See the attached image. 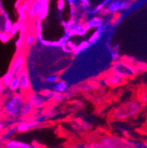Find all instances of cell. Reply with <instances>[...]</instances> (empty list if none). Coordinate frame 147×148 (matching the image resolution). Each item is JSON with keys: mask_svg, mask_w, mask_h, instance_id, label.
<instances>
[{"mask_svg": "<svg viewBox=\"0 0 147 148\" xmlns=\"http://www.w3.org/2000/svg\"><path fill=\"white\" fill-rule=\"evenodd\" d=\"M89 29V27H88V25L85 26L83 24H76L73 26V27L71 28V30L68 32L71 35H83L85 33L86 31Z\"/></svg>", "mask_w": 147, "mask_h": 148, "instance_id": "obj_14", "label": "cell"}, {"mask_svg": "<svg viewBox=\"0 0 147 148\" xmlns=\"http://www.w3.org/2000/svg\"><path fill=\"white\" fill-rule=\"evenodd\" d=\"M141 101L144 104L147 105V91H145L141 96Z\"/></svg>", "mask_w": 147, "mask_h": 148, "instance_id": "obj_27", "label": "cell"}, {"mask_svg": "<svg viewBox=\"0 0 147 148\" xmlns=\"http://www.w3.org/2000/svg\"><path fill=\"white\" fill-rule=\"evenodd\" d=\"M120 3H121V2H119L118 0H116V1H115V2H113V3L110 4L108 7V9L110 10V12H111V13H115L118 9H120Z\"/></svg>", "mask_w": 147, "mask_h": 148, "instance_id": "obj_19", "label": "cell"}, {"mask_svg": "<svg viewBox=\"0 0 147 148\" xmlns=\"http://www.w3.org/2000/svg\"><path fill=\"white\" fill-rule=\"evenodd\" d=\"M26 64V59L25 56L22 54H20L18 56L15 58L14 60L11 64V67L10 69V71L13 73V75H18L22 71L24 70Z\"/></svg>", "mask_w": 147, "mask_h": 148, "instance_id": "obj_7", "label": "cell"}, {"mask_svg": "<svg viewBox=\"0 0 147 148\" xmlns=\"http://www.w3.org/2000/svg\"><path fill=\"white\" fill-rule=\"evenodd\" d=\"M40 126H41V125L37 121L30 119H27V118H25L24 121L19 122L17 125V128H18V132L19 133H25L27 131L39 127Z\"/></svg>", "mask_w": 147, "mask_h": 148, "instance_id": "obj_8", "label": "cell"}, {"mask_svg": "<svg viewBox=\"0 0 147 148\" xmlns=\"http://www.w3.org/2000/svg\"><path fill=\"white\" fill-rule=\"evenodd\" d=\"M10 33H7L5 31L4 32H0V41L2 42H7L10 38Z\"/></svg>", "mask_w": 147, "mask_h": 148, "instance_id": "obj_22", "label": "cell"}, {"mask_svg": "<svg viewBox=\"0 0 147 148\" xmlns=\"http://www.w3.org/2000/svg\"><path fill=\"white\" fill-rule=\"evenodd\" d=\"M135 66L137 72H144L147 71V64L143 62H138Z\"/></svg>", "mask_w": 147, "mask_h": 148, "instance_id": "obj_20", "label": "cell"}, {"mask_svg": "<svg viewBox=\"0 0 147 148\" xmlns=\"http://www.w3.org/2000/svg\"><path fill=\"white\" fill-rule=\"evenodd\" d=\"M26 99L33 105L36 109L43 108L49 102L48 99L43 94H39V93H29Z\"/></svg>", "mask_w": 147, "mask_h": 148, "instance_id": "obj_6", "label": "cell"}, {"mask_svg": "<svg viewBox=\"0 0 147 148\" xmlns=\"http://www.w3.org/2000/svg\"><path fill=\"white\" fill-rule=\"evenodd\" d=\"M13 76H14V75H13V73H12L10 71H9V72H8L6 74H5V76L3 77V78H2V83H3L4 86L9 87L10 83V82H11L12 79H13Z\"/></svg>", "mask_w": 147, "mask_h": 148, "instance_id": "obj_17", "label": "cell"}, {"mask_svg": "<svg viewBox=\"0 0 147 148\" xmlns=\"http://www.w3.org/2000/svg\"><path fill=\"white\" fill-rule=\"evenodd\" d=\"M5 147L7 148H31L34 147V146L29 145L27 143H24L23 142L17 141V140H11L8 141L5 143Z\"/></svg>", "mask_w": 147, "mask_h": 148, "instance_id": "obj_13", "label": "cell"}, {"mask_svg": "<svg viewBox=\"0 0 147 148\" xmlns=\"http://www.w3.org/2000/svg\"><path fill=\"white\" fill-rule=\"evenodd\" d=\"M57 93L55 91H54L53 90H46V91H44L43 93V95L45 96V97L48 100H51V99H55V96H56Z\"/></svg>", "mask_w": 147, "mask_h": 148, "instance_id": "obj_21", "label": "cell"}, {"mask_svg": "<svg viewBox=\"0 0 147 148\" xmlns=\"http://www.w3.org/2000/svg\"><path fill=\"white\" fill-rule=\"evenodd\" d=\"M20 81V88L22 93L27 92L30 88V80L28 73L25 69L18 75Z\"/></svg>", "mask_w": 147, "mask_h": 148, "instance_id": "obj_9", "label": "cell"}, {"mask_svg": "<svg viewBox=\"0 0 147 148\" xmlns=\"http://www.w3.org/2000/svg\"><path fill=\"white\" fill-rule=\"evenodd\" d=\"M24 100L25 98L18 94L8 97L3 103L2 111L4 114L9 118L19 117L20 111Z\"/></svg>", "mask_w": 147, "mask_h": 148, "instance_id": "obj_1", "label": "cell"}, {"mask_svg": "<svg viewBox=\"0 0 147 148\" xmlns=\"http://www.w3.org/2000/svg\"><path fill=\"white\" fill-rule=\"evenodd\" d=\"M5 32H7V33H10V31L13 29V26L11 24V21H10V20H7L6 21V23H5Z\"/></svg>", "mask_w": 147, "mask_h": 148, "instance_id": "obj_25", "label": "cell"}, {"mask_svg": "<svg viewBox=\"0 0 147 148\" xmlns=\"http://www.w3.org/2000/svg\"><path fill=\"white\" fill-rule=\"evenodd\" d=\"M124 80L125 78H124L123 77L120 76L118 74L113 72L106 77L107 86H116L121 85Z\"/></svg>", "mask_w": 147, "mask_h": 148, "instance_id": "obj_11", "label": "cell"}, {"mask_svg": "<svg viewBox=\"0 0 147 148\" xmlns=\"http://www.w3.org/2000/svg\"><path fill=\"white\" fill-rule=\"evenodd\" d=\"M9 88L13 92H16L18 90L21 89L20 88V81L18 75H14L13 76V79H12L11 82L10 83V86H9Z\"/></svg>", "mask_w": 147, "mask_h": 148, "instance_id": "obj_16", "label": "cell"}, {"mask_svg": "<svg viewBox=\"0 0 147 148\" xmlns=\"http://www.w3.org/2000/svg\"><path fill=\"white\" fill-rule=\"evenodd\" d=\"M1 111H2V109H1V108H0V114H1Z\"/></svg>", "mask_w": 147, "mask_h": 148, "instance_id": "obj_34", "label": "cell"}, {"mask_svg": "<svg viewBox=\"0 0 147 148\" xmlns=\"http://www.w3.org/2000/svg\"><path fill=\"white\" fill-rule=\"evenodd\" d=\"M4 88H5V86H4L3 83H2V81H0V95L3 92Z\"/></svg>", "mask_w": 147, "mask_h": 148, "instance_id": "obj_31", "label": "cell"}, {"mask_svg": "<svg viewBox=\"0 0 147 148\" xmlns=\"http://www.w3.org/2000/svg\"><path fill=\"white\" fill-rule=\"evenodd\" d=\"M81 2H83V3H84V4H88V0H80Z\"/></svg>", "mask_w": 147, "mask_h": 148, "instance_id": "obj_33", "label": "cell"}, {"mask_svg": "<svg viewBox=\"0 0 147 148\" xmlns=\"http://www.w3.org/2000/svg\"><path fill=\"white\" fill-rule=\"evenodd\" d=\"M99 86H107V81H106V78L101 79L99 80V83H98Z\"/></svg>", "mask_w": 147, "mask_h": 148, "instance_id": "obj_29", "label": "cell"}, {"mask_svg": "<svg viewBox=\"0 0 147 148\" xmlns=\"http://www.w3.org/2000/svg\"><path fill=\"white\" fill-rule=\"evenodd\" d=\"M49 0H36L31 3L27 9V16L29 18H35L40 16L44 18L48 11Z\"/></svg>", "mask_w": 147, "mask_h": 148, "instance_id": "obj_3", "label": "cell"}, {"mask_svg": "<svg viewBox=\"0 0 147 148\" xmlns=\"http://www.w3.org/2000/svg\"><path fill=\"white\" fill-rule=\"evenodd\" d=\"M112 69L113 72L123 77L125 79L127 77H133L137 73L135 66L126 61L116 62L113 64Z\"/></svg>", "mask_w": 147, "mask_h": 148, "instance_id": "obj_5", "label": "cell"}, {"mask_svg": "<svg viewBox=\"0 0 147 148\" xmlns=\"http://www.w3.org/2000/svg\"><path fill=\"white\" fill-rule=\"evenodd\" d=\"M87 46H88L87 43H85V42L83 43V44H81V46H79V47H78L77 49L76 50H75V51H76V53H78V52H79V51H81V50H82V49H85V48L86 47H87Z\"/></svg>", "mask_w": 147, "mask_h": 148, "instance_id": "obj_28", "label": "cell"}, {"mask_svg": "<svg viewBox=\"0 0 147 148\" xmlns=\"http://www.w3.org/2000/svg\"><path fill=\"white\" fill-rule=\"evenodd\" d=\"M35 107L33 105L29 102L28 99H25L23 104L22 107H21V111L19 114V117L21 118H27L28 116L32 115L34 112Z\"/></svg>", "mask_w": 147, "mask_h": 148, "instance_id": "obj_10", "label": "cell"}, {"mask_svg": "<svg viewBox=\"0 0 147 148\" xmlns=\"http://www.w3.org/2000/svg\"><path fill=\"white\" fill-rule=\"evenodd\" d=\"M99 33H98V32H96V33H95V34L91 37L90 41H91V42H95V41L99 38Z\"/></svg>", "mask_w": 147, "mask_h": 148, "instance_id": "obj_30", "label": "cell"}, {"mask_svg": "<svg viewBox=\"0 0 147 148\" xmlns=\"http://www.w3.org/2000/svg\"><path fill=\"white\" fill-rule=\"evenodd\" d=\"M4 129V124L0 121V132Z\"/></svg>", "mask_w": 147, "mask_h": 148, "instance_id": "obj_32", "label": "cell"}, {"mask_svg": "<svg viewBox=\"0 0 147 148\" xmlns=\"http://www.w3.org/2000/svg\"><path fill=\"white\" fill-rule=\"evenodd\" d=\"M52 89L54 91L58 94H63L68 90V86L65 82L61 81V80H58L56 83H53Z\"/></svg>", "mask_w": 147, "mask_h": 148, "instance_id": "obj_15", "label": "cell"}, {"mask_svg": "<svg viewBox=\"0 0 147 148\" xmlns=\"http://www.w3.org/2000/svg\"><path fill=\"white\" fill-rule=\"evenodd\" d=\"M96 145L94 147H133V140L107 137Z\"/></svg>", "mask_w": 147, "mask_h": 148, "instance_id": "obj_4", "label": "cell"}, {"mask_svg": "<svg viewBox=\"0 0 147 148\" xmlns=\"http://www.w3.org/2000/svg\"><path fill=\"white\" fill-rule=\"evenodd\" d=\"M16 132H18V128H17V125H16L10 126L8 127L7 130H5L3 134L1 135V139L5 143L8 142V141H10L11 139L12 136L16 134Z\"/></svg>", "mask_w": 147, "mask_h": 148, "instance_id": "obj_12", "label": "cell"}, {"mask_svg": "<svg viewBox=\"0 0 147 148\" xmlns=\"http://www.w3.org/2000/svg\"><path fill=\"white\" fill-rule=\"evenodd\" d=\"M130 5H131V2L129 1L124 0V1H121V3H120V9L121 10H126Z\"/></svg>", "mask_w": 147, "mask_h": 148, "instance_id": "obj_24", "label": "cell"}, {"mask_svg": "<svg viewBox=\"0 0 147 148\" xmlns=\"http://www.w3.org/2000/svg\"><path fill=\"white\" fill-rule=\"evenodd\" d=\"M102 21L99 18H94L91 19V21H88L87 24L88 27L89 28L94 27V28H99L102 26Z\"/></svg>", "mask_w": 147, "mask_h": 148, "instance_id": "obj_18", "label": "cell"}, {"mask_svg": "<svg viewBox=\"0 0 147 148\" xmlns=\"http://www.w3.org/2000/svg\"><path fill=\"white\" fill-rule=\"evenodd\" d=\"M140 109L141 106L138 103L129 102L117 107L113 111V116L117 119H124L135 115Z\"/></svg>", "mask_w": 147, "mask_h": 148, "instance_id": "obj_2", "label": "cell"}, {"mask_svg": "<svg viewBox=\"0 0 147 148\" xmlns=\"http://www.w3.org/2000/svg\"><path fill=\"white\" fill-rule=\"evenodd\" d=\"M45 80L46 83H56V82L58 81L59 78H58V77L57 76V75H50V76L47 77Z\"/></svg>", "mask_w": 147, "mask_h": 148, "instance_id": "obj_23", "label": "cell"}, {"mask_svg": "<svg viewBox=\"0 0 147 148\" xmlns=\"http://www.w3.org/2000/svg\"><path fill=\"white\" fill-rule=\"evenodd\" d=\"M35 41V36H33L32 34H29V36L27 37L26 38V44L28 46H31L33 44Z\"/></svg>", "mask_w": 147, "mask_h": 148, "instance_id": "obj_26", "label": "cell"}]
</instances>
